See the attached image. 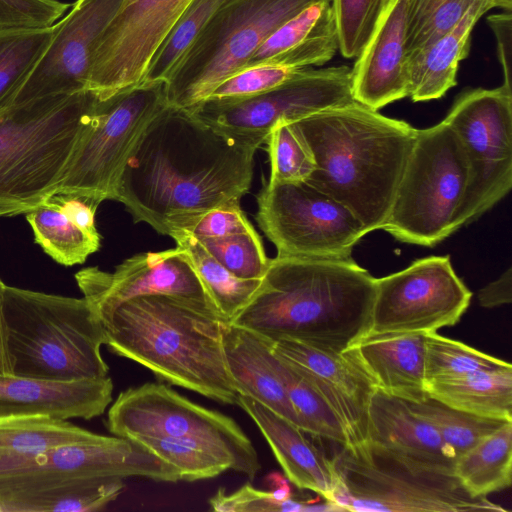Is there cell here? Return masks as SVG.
<instances>
[{
  "label": "cell",
  "instance_id": "obj_48",
  "mask_svg": "<svg viewBox=\"0 0 512 512\" xmlns=\"http://www.w3.org/2000/svg\"><path fill=\"white\" fill-rule=\"evenodd\" d=\"M240 207V201H232L206 213L189 232L197 239L224 237L254 231Z\"/></svg>",
  "mask_w": 512,
  "mask_h": 512
},
{
  "label": "cell",
  "instance_id": "obj_8",
  "mask_svg": "<svg viewBox=\"0 0 512 512\" xmlns=\"http://www.w3.org/2000/svg\"><path fill=\"white\" fill-rule=\"evenodd\" d=\"M321 0H225L167 77L169 105L191 109L243 70L280 26Z\"/></svg>",
  "mask_w": 512,
  "mask_h": 512
},
{
  "label": "cell",
  "instance_id": "obj_26",
  "mask_svg": "<svg viewBox=\"0 0 512 512\" xmlns=\"http://www.w3.org/2000/svg\"><path fill=\"white\" fill-rule=\"evenodd\" d=\"M337 50L339 37L332 3L331 0H321L273 32L259 46L246 67L265 64L310 68L325 64Z\"/></svg>",
  "mask_w": 512,
  "mask_h": 512
},
{
  "label": "cell",
  "instance_id": "obj_41",
  "mask_svg": "<svg viewBox=\"0 0 512 512\" xmlns=\"http://www.w3.org/2000/svg\"><path fill=\"white\" fill-rule=\"evenodd\" d=\"M511 365L462 342L446 338L437 332L425 333L426 383L440 378L493 370Z\"/></svg>",
  "mask_w": 512,
  "mask_h": 512
},
{
  "label": "cell",
  "instance_id": "obj_25",
  "mask_svg": "<svg viewBox=\"0 0 512 512\" xmlns=\"http://www.w3.org/2000/svg\"><path fill=\"white\" fill-rule=\"evenodd\" d=\"M237 405L254 421L289 481L329 501L338 485L332 459L310 442L298 426L254 399L238 394Z\"/></svg>",
  "mask_w": 512,
  "mask_h": 512
},
{
  "label": "cell",
  "instance_id": "obj_12",
  "mask_svg": "<svg viewBox=\"0 0 512 512\" xmlns=\"http://www.w3.org/2000/svg\"><path fill=\"white\" fill-rule=\"evenodd\" d=\"M167 104L165 81L140 82L99 98L92 122L54 192L113 200L129 155L151 120Z\"/></svg>",
  "mask_w": 512,
  "mask_h": 512
},
{
  "label": "cell",
  "instance_id": "obj_9",
  "mask_svg": "<svg viewBox=\"0 0 512 512\" xmlns=\"http://www.w3.org/2000/svg\"><path fill=\"white\" fill-rule=\"evenodd\" d=\"M468 169L460 141L445 122L417 129L382 230L398 241L433 247L458 230Z\"/></svg>",
  "mask_w": 512,
  "mask_h": 512
},
{
  "label": "cell",
  "instance_id": "obj_10",
  "mask_svg": "<svg viewBox=\"0 0 512 512\" xmlns=\"http://www.w3.org/2000/svg\"><path fill=\"white\" fill-rule=\"evenodd\" d=\"M143 477L178 482V470L134 439L98 434L30 456L0 461V512L11 502L64 491L85 482Z\"/></svg>",
  "mask_w": 512,
  "mask_h": 512
},
{
  "label": "cell",
  "instance_id": "obj_16",
  "mask_svg": "<svg viewBox=\"0 0 512 512\" xmlns=\"http://www.w3.org/2000/svg\"><path fill=\"white\" fill-rule=\"evenodd\" d=\"M375 287L367 334L437 332L458 323L472 297L450 256L415 260L399 272L375 278Z\"/></svg>",
  "mask_w": 512,
  "mask_h": 512
},
{
  "label": "cell",
  "instance_id": "obj_45",
  "mask_svg": "<svg viewBox=\"0 0 512 512\" xmlns=\"http://www.w3.org/2000/svg\"><path fill=\"white\" fill-rule=\"evenodd\" d=\"M209 507L217 512H278L331 510L330 507L311 506L306 502L293 500L287 487L265 491L247 483L238 490L227 493L219 488L208 501Z\"/></svg>",
  "mask_w": 512,
  "mask_h": 512
},
{
  "label": "cell",
  "instance_id": "obj_38",
  "mask_svg": "<svg viewBox=\"0 0 512 512\" xmlns=\"http://www.w3.org/2000/svg\"><path fill=\"white\" fill-rule=\"evenodd\" d=\"M224 1L191 0L153 54L141 82L166 81L173 67Z\"/></svg>",
  "mask_w": 512,
  "mask_h": 512
},
{
  "label": "cell",
  "instance_id": "obj_42",
  "mask_svg": "<svg viewBox=\"0 0 512 512\" xmlns=\"http://www.w3.org/2000/svg\"><path fill=\"white\" fill-rule=\"evenodd\" d=\"M266 144L271 164L269 185L305 182L314 171V156L293 122L278 121Z\"/></svg>",
  "mask_w": 512,
  "mask_h": 512
},
{
  "label": "cell",
  "instance_id": "obj_49",
  "mask_svg": "<svg viewBox=\"0 0 512 512\" xmlns=\"http://www.w3.org/2000/svg\"><path fill=\"white\" fill-rule=\"evenodd\" d=\"M78 227L92 235H100L95 226V214L100 199L78 192H53L47 197Z\"/></svg>",
  "mask_w": 512,
  "mask_h": 512
},
{
  "label": "cell",
  "instance_id": "obj_24",
  "mask_svg": "<svg viewBox=\"0 0 512 512\" xmlns=\"http://www.w3.org/2000/svg\"><path fill=\"white\" fill-rule=\"evenodd\" d=\"M222 340L226 366L237 393L254 399L299 427L272 341L232 323L224 324Z\"/></svg>",
  "mask_w": 512,
  "mask_h": 512
},
{
  "label": "cell",
  "instance_id": "obj_37",
  "mask_svg": "<svg viewBox=\"0 0 512 512\" xmlns=\"http://www.w3.org/2000/svg\"><path fill=\"white\" fill-rule=\"evenodd\" d=\"M277 355L281 379L298 417L300 429L346 446L343 427L331 407L290 362Z\"/></svg>",
  "mask_w": 512,
  "mask_h": 512
},
{
  "label": "cell",
  "instance_id": "obj_43",
  "mask_svg": "<svg viewBox=\"0 0 512 512\" xmlns=\"http://www.w3.org/2000/svg\"><path fill=\"white\" fill-rule=\"evenodd\" d=\"M198 240L217 262L238 278L263 279L267 272L270 259L256 230Z\"/></svg>",
  "mask_w": 512,
  "mask_h": 512
},
{
  "label": "cell",
  "instance_id": "obj_36",
  "mask_svg": "<svg viewBox=\"0 0 512 512\" xmlns=\"http://www.w3.org/2000/svg\"><path fill=\"white\" fill-rule=\"evenodd\" d=\"M137 442L161 460L173 465L180 481L214 478L233 470L230 459L216 447L191 438L138 437Z\"/></svg>",
  "mask_w": 512,
  "mask_h": 512
},
{
  "label": "cell",
  "instance_id": "obj_22",
  "mask_svg": "<svg viewBox=\"0 0 512 512\" xmlns=\"http://www.w3.org/2000/svg\"><path fill=\"white\" fill-rule=\"evenodd\" d=\"M112 400L109 376L58 382L0 373V417L44 415L90 420L101 416Z\"/></svg>",
  "mask_w": 512,
  "mask_h": 512
},
{
  "label": "cell",
  "instance_id": "obj_3",
  "mask_svg": "<svg viewBox=\"0 0 512 512\" xmlns=\"http://www.w3.org/2000/svg\"><path fill=\"white\" fill-rule=\"evenodd\" d=\"M293 123L315 160L305 182L347 207L368 233L382 229L417 129L356 101Z\"/></svg>",
  "mask_w": 512,
  "mask_h": 512
},
{
  "label": "cell",
  "instance_id": "obj_39",
  "mask_svg": "<svg viewBox=\"0 0 512 512\" xmlns=\"http://www.w3.org/2000/svg\"><path fill=\"white\" fill-rule=\"evenodd\" d=\"M125 479H95L70 489L14 501L3 512H94L116 500Z\"/></svg>",
  "mask_w": 512,
  "mask_h": 512
},
{
  "label": "cell",
  "instance_id": "obj_19",
  "mask_svg": "<svg viewBox=\"0 0 512 512\" xmlns=\"http://www.w3.org/2000/svg\"><path fill=\"white\" fill-rule=\"evenodd\" d=\"M75 279L98 318L128 300L147 295L185 298L211 308L188 255L178 246L136 254L113 272L89 267L77 272Z\"/></svg>",
  "mask_w": 512,
  "mask_h": 512
},
{
  "label": "cell",
  "instance_id": "obj_40",
  "mask_svg": "<svg viewBox=\"0 0 512 512\" xmlns=\"http://www.w3.org/2000/svg\"><path fill=\"white\" fill-rule=\"evenodd\" d=\"M476 0H408L406 46L409 58L451 31Z\"/></svg>",
  "mask_w": 512,
  "mask_h": 512
},
{
  "label": "cell",
  "instance_id": "obj_34",
  "mask_svg": "<svg viewBox=\"0 0 512 512\" xmlns=\"http://www.w3.org/2000/svg\"><path fill=\"white\" fill-rule=\"evenodd\" d=\"M53 25L0 29V112L10 107L47 49Z\"/></svg>",
  "mask_w": 512,
  "mask_h": 512
},
{
  "label": "cell",
  "instance_id": "obj_35",
  "mask_svg": "<svg viewBox=\"0 0 512 512\" xmlns=\"http://www.w3.org/2000/svg\"><path fill=\"white\" fill-rule=\"evenodd\" d=\"M409 408L431 424L456 459L507 420L473 415L448 406L430 396L418 402L406 401Z\"/></svg>",
  "mask_w": 512,
  "mask_h": 512
},
{
  "label": "cell",
  "instance_id": "obj_11",
  "mask_svg": "<svg viewBox=\"0 0 512 512\" xmlns=\"http://www.w3.org/2000/svg\"><path fill=\"white\" fill-rule=\"evenodd\" d=\"M106 427L115 436L191 438L223 452L233 470L253 479L261 470L248 436L229 416L205 408L165 384L145 383L122 391L110 404Z\"/></svg>",
  "mask_w": 512,
  "mask_h": 512
},
{
  "label": "cell",
  "instance_id": "obj_1",
  "mask_svg": "<svg viewBox=\"0 0 512 512\" xmlns=\"http://www.w3.org/2000/svg\"><path fill=\"white\" fill-rule=\"evenodd\" d=\"M256 150L167 104L129 155L113 200L160 234L190 232L210 210L249 191Z\"/></svg>",
  "mask_w": 512,
  "mask_h": 512
},
{
  "label": "cell",
  "instance_id": "obj_6",
  "mask_svg": "<svg viewBox=\"0 0 512 512\" xmlns=\"http://www.w3.org/2000/svg\"><path fill=\"white\" fill-rule=\"evenodd\" d=\"M3 317L13 374L58 382L108 376L103 327L84 297L5 285Z\"/></svg>",
  "mask_w": 512,
  "mask_h": 512
},
{
  "label": "cell",
  "instance_id": "obj_44",
  "mask_svg": "<svg viewBox=\"0 0 512 512\" xmlns=\"http://www.w3.org/2000/svg\"><path fill=\"white\" fill-rule=\"evenodd\" d=\"M391 0H331L338 29L339 50L357 58L373 35Z\"/></svg>",
  "mask_w": 512,
  "mask_h": 512
},
{
  "label": "cell",
  "instance_id": "obj_28",
  "mask_svg": "<svg viewBox=\"0 0 512 512\" xmlns=\"http://www.w3.org/2000/svg\"><path fill=\"white\" fill-rule=\"evenodd\" d=\"M495 7L494 0H476L451 31L409 58L412 101L439 99L457 84L458 66L468 56L472 30L477 21Z\"/></svg>",
  "mask_w": 512,
  "mask_h": 512
},
{
  "label": "cell",
  "instance_id": "obj_18",
  "mask_svg": "<svg viewBox=\"0 0 512 512\" xmlns=\"http://www.w3.org/2000/svg\"><path fill=\"white\" fill-rule=\"evenodd\" d=\"M123 0H77L53 24L52 39L12 105L88 89L98 40Z\"/></svg>",
  "mask_w": 512,
  "mask_h": 512
},
{
  "label": "cell",
  "instance_id": "obj_15",
  "mask_svg": "<svg viewBox=\"0 0 512 512\" xmlns=\"http://www.w3.org/2000/svg\"><path fill=\"white\" fill-rule=\"evenodd\" d=\"M353 101L352 70L340 65L303 68L259 95L231 103L205 100L187 110L226 135L258 149L266 144L278 121L295 122Z\"/></svg>",
  "mask_w": 512,
  "mask_h": 512
},
{
  "label": "cell",
  "instance_id": "obj_46",
  "mask_svg": "<svg viewBox=\"0 0 512 512\" xmlns=\"http://www.w3.org/2000/svg\"><path fill=\"white\" fill-rule=\"evenodd\" d=\"M299 70L265 64L249 66L221 82L205 100L214 103L244 100L282 84Z\"/></svg>",
  "mask_w": 512,
  "mask_h": 512
},
{
  "label": "cell",
  "instance_id": "obj_23",
  "mask_svg": "<svg viewBox=\"0 0 512 512\" xmlns=\"http://www.w3.org/2000/svg\"><path fill=\"white\" fill-rule=\"evenodd\" d=\"M375 389L410 402L425 399V333L365 334L343 352Z\"/></svg>",
  "mask_w": 512,
  "mask_h": 512
},
{
  "label": "cell",
  "instance_id": "obj_4",
  "mask_svg": "<svg viewBox=\"0 0 512 512\" xmlns=\"http://www.w3.org/2000/svg\"><path fill=\"white\" fill-rule=\"evenodd\" d=\"M104 345L157 378L224 404L237 405L222 333L226 322L207 305L169 295L128 300L99 317Z\"/></svg>",
  "mask_w": 512,
  "mask_h": 512
},
{
  "label": "cell",
  "instance_id": "obj_27",
  "mask_svg": "<svg viewBox=\"0 0 512 512\" xmlns=\"http://www.w3.org/2000/svg\"><path fill=\"white\" fill-rule=\"evenodd\" d=\"M367 440L415 458L454 468L453 451L406 401L378 389L367 408Z\"/></svg>",
  "mask_w": 512,
  "mask_h": 512
},
{
  "label": "cell",
  "instance_id": "obj_13",
  "mask_svg": "<svg viewBox=\"0 0 512 512\" xmlns=\"http://www.w3.org/2000/svg\"><path fill=\"white\" fill-rule=\"evenodd\" d=\"M462 146L467 186L458 209V229L477 220L512 187V89L462 93L443 119Z\"/></svg>",
  "mask_w": 512,
  "mask_h": 512
},
{
  "label": "cell",
  "instance_id": "obj_31",
  "mask_svg": "<svg viewBox=\"0 0 512 512\" xmlns=\"http://www.w3.org/2000/svg\"><path fill=\"white\" fill-rule=\"evenodd\" d=\"M453 470L464 488L476 497L509 488L512 483V421L460 455Z\"/></svg>",
  "mask_w": 512,
  "mask_h": 512
},
{
  "label": "cell",
  "instance_id": "obj_2",
  "mask_svg": "<svg viewBox=\"0 0 512 512\" xmlns=\"http://www.w3.org/2000/svg\"><path fill=\"white\" fill-rule=\"evenodd\" d=\"M375 277L350 260L276 256L231 322L270 341L292 339L343 353L367 334Z\"/></svg>",
  "mask_w": 512,
  "mask_h": 512
},
{
  "label": "cell",
  "instance_id": "obj_7",
  "mask_svg": "<svg viewBox=\"0 0 512 512\" xmlns=\"http://www.w3.org/2000/svg\"><path fill=\"white\" fill-rule=\"evenodd\" d=\"M332 462L338 485L328 503L336 510L398 512H503L470 494L451 467L366 440L342 446Z\"/></svg>",
  "mask_w": 512,
  "mask_h": 512
},
{
  "label": "cell",
  "instance_id": "obj_52",
  "mask_svg": "<svg viewBox=\"0 0 512 512\" xmlns=\"http://www.w3.org/2000/svg\"><path fill=\"white\" fill-rule=\"evenodd\" d=\"M5 284L0 279V373L13 374L12 360L7 347L6 328L3 317Z\"/></svg>",
  "mask_w": 512,
  "mask_h": 512
},
{
  "label": "cell",
  "instance_id": "obj_17",
  "mask_svg": "<svg viewBox=\"0 0 512 512\" xmlns=\"http://www.w3.org/2000/svg\"><path fill=\"white\" fill-rule=\"evenodd\" d=\"M191 0H123L92 57L88 89L99 98L135 86Z\"/></svg>",
  "mask_w": 512,
  "mask_h": 512
},
{
  "label": "cell",
  "instance_id": "obj_32",
  "mask_svg": "<svg viewBox=\"0 0 512 512\" xmlns=\"http://www.w3.org/2000/svg\"><path fill=\"white\" fill-rule=\"evenodd\" d=\"M97 436V433L65 419L44 415L0 417V461L89 441Z\"/></svg>",
  "mask_w": 512,
  "mask_h": 512
},
{
  "label": "cell",
  "instance_id": "obj_50",
  "mask_svg": "<svg viewBox=\"0 0 512 512\" xmlns=\"http://www.w3.org/2000/svg\"><path fill=\"white\" fill-rule=\"evenodd\" d=\"M496 41L497 52L503 70V86L512 89V15L511 12L491 15L487 19Z\"/></svg>",
  "mask_w": 512,
  "mask_h": 512
},
{
  "label": "cell",
  "instance_id": "obj_20",
  "mask_svg": "<svg viewBox=\"0 0 512 512\" xmlns=\"http://www.w3.org/2000/svg\"><path fill=\"white\" fill-rule=\"evenodd\" d=\"M272 346L334 411L343 427L346 446L365 442L367 408L375 387L351 359L344 353L324 351L292 339L272 341Z\"/></svg>",
  "mask_w": 512,
  "mask_h": 512
},
{
  "label": "cell",
  "instance_id": "obj_47",
  "mask_svg": "<svg viewBox=\"0 0 512 512\" xmlns=\"http://www.w3.org/2000/svg\"><path fill=\"white\" fill-rule=\"evenodd\" d=\"M70 7L58 0H0V29L49 27Z\"/></svg>",
  "mask_w": 512,
  "mask_h": 512
},
{
  "label": "cell",
  "instance_id": "obj_33",
  "mask_svg": "<svg viewBox=\"0 0 512 512\" xmlns=\"http://www.w3.org/2000/svg\"><path fill=\"white\" fill-rule=\"evenodd\" d=\"M25 214L35 242L62 265L82 264L100 247V235L78 227L48 198Z\"/></svg>",
  "mask_w": 512,
  "mask_h": 512
},
{
  "label": "cell",
  "instance_id": "obj_51",
  "mask_svg": "<svg viewBox=\"0 0 512 512\" xmlns=\"http://www.w3.org/2000/svg\"><path fill=\"white\" fill-rule=\"evenodd\" d=\"M478 301L484 308H493L511 303L512 269L508 268L498 279L479 290Z\"/></svg>",
  "mask_w": 512,
  "mask_h": 512
},
{
  "label": "cell",
  "instance_id": "obj_14",
  "mask_svg": "<svg viewBox=\"0 0 512 512\" xmlns=\"http://www.w3.org/2000/svg\"><path fill=\"white\" fill-rule=\"evenodd\" d=\"M257 206L255 219L278 256L350 260L368 233L347 207L307 182L266 183Z\"/></svg>",
  "mask_w": 512,
  "mask_h": 512
},
{
  "label": "cell",
  "instance_id": "obj_29",
  "mask_svg": "<svg viewBox=\"0 0 512 512\" xmlns=\"http://www.w3.org/2000/svg\"><path fill=\"white\" fill-rule=\"evenodd\" d=\"M428 396L458 410L512 421V365L426 383Z\"/></svg>",
  "mask_w": 512,
  "mask_h": 512
},
{
  "label": "cell",
  "instance_id": "obj_30",
  "mask_svg": "<svg viewBox=\"0 0 512 512\" xmlns=\"http://www.w3.org/2000/svg\"><path fill=\"white\" fill-rule=\"evenodd\" d=\"M172 238L188 255L212 310L224 322L231 323L255 296L263 279H241L234 276L189 232H179Z\"/></svg>",
  "mask_w": 512,
  "mask_h": 512
},
{
  "label": "cell",
  "instance_id": "obj_53",
  "mask_svg": "<svg viewBox=\"0 0 512 512\" xmlns=\"http://www.w3.org/2000/svg\"><path fill=\"white\" fill-rule=\"evenodd\" d=\"M495 6L504 9L505 11L511 12L512 0H494Z\"/></svg>",
  "mask_w": 512,
  "mask_h": 512
},
{
  "label": "cell",
  "instance_id": "obj_5",
  "mask_svg": "<svg viewBox=\"0 0 512 512\" xmlns=\"http://www.w3.org/2000/svg\"><path fill=\"white\" fill-rule=\"evenodd\" d=\"M98 99L87 89L0 112V216L26 213L54 192Z\"/></svg>",
  "mask_w": 512,
  "mask_h": 512
},
{
  "label": "cell",
  "instance_id": "obj_21",
  "mask_svg": "<svg viewBox=\"0 0 512 512\" xmlns=\"http://www.w3.org/2000/svg\"><path fill=\"white\" fill-rule=\"evenodd\" d=\"M407 1H390L351 69L354 100L375 111L409 97Z\"/></svg>",
  "mask_w": 512,
  "mask_h": 512
}]
</instances>
